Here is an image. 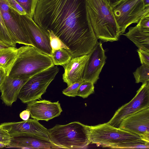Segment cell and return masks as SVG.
I'll return each instance as SVG.
<instances>
[{"label": "cell", "mask_w": 149, "mask_h": 149, "mask_svg": "<svg viewBox=\"0 0 149 149\" xmlns=\"http://www.w3.org/2000/svg\"><path fill=\"white\" fill-rule=\"evenodd\" d=\"M33 19L43 29L52 31L72 57L88 54L97 41L86 0H37Z\"/></svg>", "instance_id": "obj_1"}, {"label": "cell", "mask_w": 149, "mask_h": 149, "mask_svg": "<svg viewBox=\"0 0 149 149\" xmlns=\"http://www.w3.org/2000/svg\"><path fill=\"white\" fill-rule=\"evenodd\" d=\"M89 127L91 143L112 148H149V141L107 123Z\"/></svg>", "instance_id": "obj_2"}, {"label": "cell", "mask_w": 149, "mask_h": 149, "mask_svg": "<svg viewBox=\"0 0 149 149\" xmlns=\"http://www.w3.org/2000/svg\"><path fill=\"white\" fill-rule=\"evenodd\" d=\"M87 10L97 39L104 42L118 40L121 35L112 9L107 0H86Z\"/></svg>", "instance_id": "obj_3"}, {"label": "cell", "mask_w": 149, "mask_h": 149, "mask_svg": "<svg viewBox=\"0 0 149 149\" xmlns=\"http://www.w3.org/2000/svg\"><path fill=\"white\" fill-rule=\"evenodd\" d=\"M54 65L50 56L34 46L25 45L17 49V58L8 76L29 78Z\"/></svg>", "instance_id": "obj_4"}, {"label": "cell", "mask_w": 149, "mask_h": 149, "mask_svg": "<svg viewBox=\"0 0 149 149\" xmlns=\"http://www.w3.org/2000/svg\"><path fill=\"white\" fill-rule=\"evenodd\" d=\"M48 131L49 140L60 148H85L91 143L89 126L79 122L56 124Z\"/></svg>", "instance_id": "obj_5"}, {"label": "cell", "mask_w": 149, "mask_h": 149, "mask_svg": "<svg viewBox=\"0 0 149 149\" xmlns=\"http://www.w3.org/2000/svg\"><path fill=\"white\" fill-rule=\"evenodd\" d=\"M111 6L120 35L132 23H138L149 13V7H146L143 0H120Z\"/></svg>", "instance_id": "obj_6"}, {"label": "cell", "mask_w": 149, "mask_h": 149, "mask_svg": "<svg viewBox=\"0 0 149 149\" xmlns=\"http://www.w3.org/2000/svg\"><path fill=\"white\" fill-rule=\"evenodd\" d=\"M59 71L54 65L31 77L22 88L18 98L26 104L41 98Z\"/></svg>", "instance_id": "obj_7"}, {"label": "cell", "mask_w": 149, "mask_h": 149, "mask_svg": "<svg viewBox=\"0 0 149 149\" xmlns=\"http://www.w3.org/2000/svg\"><path fill=\"white\" fill-rule=\"evenodd\" d=\"M149 107V81L143 83L134 98L119 108L107 123L118 128L122 120L127 116Z\"/></svg>", "instance_id": "obj_8"}, {"label": "cell", "mask_w": 149, "mask_h": 149, "mask_svg": "<svg viewBox=\"0 0 149 149\" xmlns=\"http://www.w3.org/2000/svg\"><path fill=\"white\" fill-rule=\"evenodd\" d=\"M118 128L138 135L143 139L149 141V107L124 118Z\"/></svg>", "instance_id": "obj_9"}, {"label": "cell", "mask_w": 149, "mask_h": 149, "mask_svg": "<svg viewBox=\"0 0 149 149\" xmlns=\"http://www.w3.org/2000/svg\"><path fill=\"white\" fill-rule=\"evenodd\" d=\"M1 13L7 29L14 41L33 46L21 15L10 8L9 12Z\"/></svg>", "instance_id": "obj_10"}, {"label": "cell", "mask_w": 149, "mask_h": 149, "mask_svg": "<svg viewBox=\"0 0 149 149\" xmlns=\"http://www.w3.org/2000/svg\"><path fill=\"white\" fill-rule=\"evenodd\" d=\"M101 42H96L88 54V57L85 65L83 76L84 81H88L95 84L105 63L107 57Z\"/></svg>", "instance_id": "obj_11"}, {"label": "cell", "mask_w": 149, "mask_h": 149, "mask_svg": "<svg viewBox=\"0 0 149 149\" xmlns=\"http://www.w3.org/2000/svg\"><path fill=\"white\" fill-rule=\"evenodd\" d=\"M33 46L51 57L52 49L49 32L37 24L30 16L21 15Z\"/></svg>", "instance_id": "obj_12"}, {"label": "cell", "mask_w": 149, "mask_h": 149, "mask_svg": "<svg viewBox=\"0 0 149 149\" xmlns=\"http://www.w3.org/2000/svg\"><path fill=\"white\" fill-rule=\"evenodd\" d=\"M26 109L29 111L31 117L38 121H48L59 116L62 111L58 101L52 102L45 100L28 103Z\"/></svg>", "instance_id": "obj_13"}, {"label": "cell", "mask_w": 149, "mask_h": 149, "mask_svg": "<svg viewBox=\"0 0 149 149\" xmlns=\"http://www.w3.org/2000/svg\"><path fill=\"white\" fill-rule=\"evenodd\" d=\"M0 125L10 136L22 134H30L49 140L48 129L38 120L34 119H29L18 122L4 123Z\"/></svg>", "instance_id": "obj_14"}, {"label": "cell", "mask_w": 149, "mask_h": 149, "mask_svg": "<svg viewBox=\"0 0 149 149\" xmlns=\"http://www.w3.org/2000/svg\"><path fill=\"white\" fill-rule=\"evenodd\" d=\"M11 136L6 148L30 149H59L49 139L35 134H22Z\"/></svg>", "instance_id": "obj_15"}, {"label": "cell", "mask_w": 149, "mask_h": 149, "mask_svg": "<svg viewBox=\"0 0 149 149\" xmlns=\"http://www.w3.org/2000/svg\"><path fill=\"white\" fill-rule=\"evenodd\" d=\"M88 57V54L72 57L68 63L63 66L64 69L63 79L68 86L83 79Z\"/></svg>", "instance_id": "obj_16"}, {"label": "cell", "mask_w": 149, "mask_h": 149, "mask_svg": "<svg viewBox=\"0 0 149 149\" xmlns=\"http://www.w3.org/2000/svg\"><path fill=\"white\" fill-rule=\"evenodd\" d=\"M29 78L7 76L0 91L1 98L8 106H11L16 101L22 88Z\"/></svg>", "instance_id": "obj_17"}, {"label": "cell", "mask_w": 149, "mask_h": 149, "mask_svg": "<svg viewBox=\"0 0 149 149\" xmlns=\"http://www.w3.org/2000/svg\"><path fill=\"white\" fill-rule=\"evenodd\" d=\"M128 29L129 31L123 35L132 41L138 49L149 52V33L143 31L138 23Z\"/></svg>", "instance_id": "obj_18"}, {"label": "cell", "mask_w": 149, "mask_h": 149, "mask_svg": "<svg viewBox=\"0 0 149 149\" xmlns=\"http://www.w3.org/2000/svg\"><path fill=\"white\" fill-rule=\"evenodd\" d=\"M17 49L11 47L0 50V67L5 70L7 76L17 58Z\"/></svg>", "instance_id": "obj_19"}, {"label": "cell", "mask_w": 149, "mask_h": 149, "mask_svg": "<svg viewBox=\"0 0 149 149\" xmlns=\"http://www.w3.org/2000/svg\"><path fill=\"white\" fill-rule=\"evenodd\" d=\"M51 57L54 65L62 66L68 63L72 58L68 52L64 49L52 50Z\"/></svg>", "instance_id": "obj_20"}, {"label": "cell", "mask_w": 149, "mask_h": 149, "mask_svg": "<svg viewBox=\"0 0 149 149\" xmlns=\"http://www.w3.org/2000/svg\"><path fill=\"white\" fill-rule=\"evenodd\" d=\"M0 41L11 46L16 47V43L13 39L5 24L0 9Z\"/></svg>", "instance_id": "obj_21"}, {"label": "cell", "mask_w": 149, "mask_h": 149, "mask_svg": "<svg viewBox=\"0 0 149 149\" xmlns=\"http://www.w3.org/2000/svg\"><path fill=\"white\" fill-rule=\"evenodd\" d=\"M136 83H143L149 81V65L142 64L133 73Z\"/></svg>", "instance_id": "obj_22"}, {"label": "cell", "mask_w": 149, "mask_h": 149, "mask_svg": "<svg viewBox=\"0 0 149 149\" xmlns=\"http://www.w3.org/2000/svg\"><path fill=\"white\" fill-rule=\"evenodd\" d=\"M94 84L93 82L83 81L78 90L77 96L83 98H86L94 93Z\"/></svg>", "instance_id": "obj_23"}, {"label": "cell", "mask_w": 149, "mask_h": 149, "mask_svg": "<svg viewBox=\"0 0 149 149\" xmlns=\"http://www.w3.org/2000/svg\"><path fill=\"white\" fill-rule=\"evenodd\" d=\"M24 10L26 15L33 17L37 0H15Z\"/></svg>", "instance_id": "obj_24"}, {"label": "cell", "mask_w": 149, "mask_h": 149, "mask_svg": "<svg viewBox=\"0 0 149 149\" xmlns=\"http://www.w3.org/2000/svg\"><path fill=\"white\" fill-rule=\"evenodd\" d=\"M47 31L49 34L50 43L52 50L64 49L68 51L69 49L68 47L54 35L52 31Z\"/></svg>", "instance_id": "obj_25"}, {"label": "cell", "mask_w": 149, "mask_h": 149, "mask_svg": "<svg viewBox=\"0 0 149 149\" xmlns=\"http://www.w3.org/2000/svg\"><path fill=\"white\" fill-rule=\"evenodd\" d=\"M83 81L82 79L71 84L63 91V94L69 97H75L77 96L78 90Z\"/></svg>", "instance_id": "obj_26"}, {"label": "cell", "mask_w": 149, "mask_h": 149, "mask_svg": "<svg viewBox=\"0 0 149 149\" xmlns=\"http://www.w3.org/2000/svg\"><path fill=\"white\" fill-rule=\"evenodd\" d=\"M138 23L143 31L149 33V13L142 17Z\"/></svg>", "instance_id": "obj_27"}, {"label": "cell", "mask_w": 149, "mask_h": 149, "mask_svg": "<svg viewBox=\"0 0 149 149\" xmlns=\"http://www.w3.org/2000/svg\"><path fill=\"white\" fill-rule=\"evenodd\" d=\"M10 138L8 133L0 125V143H5L7 146L10 142Z\"/></svg>", "instance_id": "obj_28"}, {"label": "cell", "mask_w": 149, "mask_h": 149, "mask_svg": "<svg viewBox=\"0 0 149 149\" xmlns=\"http://www.w3.org/2000/svg\"><path fill=\"white\" fill-rule=\"evenodd\" d=\"M141 63L149 65V52L140 49L137 50Z\"/></svg>", "instance_id": "obj_29"}, {"label": "cell", "mask_w": 149, "mask_h": 149, "mask_svg": "<svg viewBox=\"0 0 149 149\" xmlns=\"http://www.w3.org/2000/svg\"><path fill=\"white\" fill-rule=\"evenodd\" d=\"M0 9L1 13L9 12V8L6 0H0Z\"/></svg>", "instance_id": "obj_30"}, {"label": "cell", "mask_w": 149, "mask_h": 149, "mask_svg": "<svg viewBox=\"0 0 149 149\" xmlns=\"http://www.w3.org/2000/svg\"><path fill=\"white\" fill-rule=\"evenodd\" d=\"M7 76L5 70L3 68L0 67V90Z\"/></svg>", "instance_id": "obj_31"}, {"label": "cell", "mask_w": 149, "mask_h": 149, "mask_svg": "<svg viewBox=\"0 0 149 149\" xmlns=\"http://www.w3.org/2000/svg\"><path fill=\"white\" fill-rule=\"evenodd\" d=\"M30 116L29 111L27 109L22 111L19 114L20 118L24 120H28Z\"/></svg>", "instance_id": "obj_32"}, {"label": "cell", "mask_w": 149, "mask_h": 149, "mask_svg": "<svg viewBox=\"0 0 149 149\" xmlns=\"http://www.w3.org/2000/svg\"><path fill=\"white\" fill-rule=\"evenodd\" d=\"M11 47L6 44L0 41V50L1 49L8 48Z\"/></svg>", "instance_id": "obj_33"}, {"label": "cell", "mask_w": 149, "mask_h": 149, "mask_svg": "<svg viewBox=\"0 0 149 149\" xmlns=\"http://www.w3.org/2000/svg\"><path fill=\"white\" fill-rule=\"evenodd\" d=\"M143 1L146 7H149V0H143Z\"/></svg>", "instance_id": "obj_34"}, {"label": "cell", "mask_w": 149, "mask_h": 149, "mask_svg": "<svg viewBox=\"0 0 149 149\" xmlns=\"http://www.w3.org/2000/svg\"><path fill=\"white\" fill-rule=\"evenodd\" d=\"M119 0H107V1L110 5L113 3Z\"/></svg>", "instance_id": "obj_35"}, {"label": "cell", "mask_w": 149, "mask_h": 149, "mask_svg": "<svg viewBox=\"0 0 149 149\" xmlns=\"http://www.w3.org/2000/svg\"><path fill=\"white\" fill-rule=\"evenodd\" d=\"M7 145L2 143H0V148H6Z\"/></svg>", "instance_id": "obj_36"}]
</instances>
